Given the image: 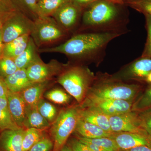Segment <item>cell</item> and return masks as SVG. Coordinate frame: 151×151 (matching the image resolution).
Listing matches in <instances>:
<instances>
[{
	"instance_id": "cell-1",
	"label": "cell",
	"mask_w": 151,
	"mask_h": 151,
	"mask_svg": "<svg viewBox=\"0 0 151 151\" xmlns=\"http://www.w3.org/2000/svg\"><path fill=\"white\" fill-rule=\"evenodd\" d=\"M122 35L117 33H77L57 46L39 48L38 51L64 54L70 64L94 63L98 66L104 60L108 45Z\"/></svg>"
},
{
	"instance_id": "cell-2",
	"label": "cell",
	"mask_w": 151,
	"mask_h": 151,
	"mask_svg": "<svg viewBox=\"0 0 151 151\" xmlns=\"http://www.w3.org/2000/svg\"><path fill=\"white\" fill-rule=\"evenodd\" d=\"M122 5L108 0H100L94 3L83 12L76 33H117L122 35L128 33L129 19L121 9Z\"/></svg>"
},
{
	"instance_id": "cell-3",
	"label": "cell",
	"mask_w": 151,
	"mask_h": 151,
	"mask_svg": "<svg viewBox=\"0 0 151 151\" xmlns=\"http://www.w3.org/2000/svg\"><path fill=\"white\" fill-rule=\"evenodd\" d=\"M142 88L138 83L126 82L113 74L99 72L95 74L87 95L134 102Z\"/></svg>"
},
{
	"instance_id": "cell-4",
	"label": "cell",
	"mask_w": 151,
	"mask_h": 151,
	"mask_svg": "<svg viewBox=\"0 0 151 151\" xmlns=\"http://www.w3.org/2000/svg\"><path fill=\"white\" fill-rule=\"evenodd\" d=\"M95 78V74L86 65L68 63L57 81L80 105L86 98Z\"/></svg>"
},
{
	"instance_id": "cell-5",
	"label": "cell",
	"mask_w": 151,
	"mask_h": 151,
	"mask_svg": "<svg viewBox=\"0 0 151 151\" xmlns=\"http://www.w3.org/2000/svg\"><path fill=\"white\" fill-rule=\"evenodd\" d=\"M80 118L79 105L70 106L60 111L50 129L53 151H60L65 145L69 136L75 131Z\"/></svg>"
},
{
	"instance_id": "cell-6",
	"label": "cell",
	"mask_w": 151,
	"mask_h": 151,
	"mask_svg": "<svg viewBox=\"0 0 151 151\" xmlns=\"http://www.w3.org/2000/svg\"><path fill=\"white\" fill-rule=\"evenodd\" d=\"M30 36L39 49L63 40L65 41L71 35L52 17H40L34 21Z\"/></svg>"
},
{
	"instance_id": "cell-7",
	"label": "cell",
	"mask_w": 151,
	"mask_h": 151,
	"mask_svg": "<svg viewBox=\"0 0 151 151\" xmlns=\"http://www.w3.org/2000/svg\"><path fill=\"white\" fill-rule=\"evenodd\" d=\"M33 24V21L20 11L12 13L1 23L3 42L8 43L22 36L30 35Z\"/></svg>"
},
{
	"instance_id": "cell-8",
	"label": "cell",
	"mask_w": 151,
	"mask_h": 151,
	"mask_svg": "<svg viewBox=\"0 0 151 151\" xmlns=\"http://www.w3.org/2000/svg\"><path fill=\"white\" fill-rule=\"evenodd\" d=\"M68 65V63L65 64L55 59L45 63L40 57L27 68V73L33 83L49 81L58 76Z\"/></svg>"
},
{
	"instance_id": "cell-9",
	"label": "cell",
	"mask_w": 151,
	"mask_h": 151,
	"mask_svg": "<svg viewBox=\"0 0 151 151\" xmlns=\"http://www.w3.org/2000/svg\"><path fill=\"white\" fill-rule=\"evenodd\" d=\"M134 102L87 95L84 101L79 105L81 108L87 106L95 107L111 116L132 111Z\"/></svg>"
},
{
	"instance_id": "cell-10",
	"label": "cell",
	"mask_w": 151,
	"mask_h": 151,
	"mask_svg": "<svg viewBox=\"0 0 151 151\" xmlns=\"http://www.w3.org/2000/svg\"><path fill=\"white\" fill-rule=\"evenodd\" d=\"M151 72V57L141 56L124 65L113 75L126 82H145L146 78Z\"/></svg>"
},
{
	"instance_id": "cell-11",
	"label": "cell",
	"mask_w": 151,
	"mask_h": 151,
	"mask_svg": "<svg viewBox=\"0 0 151 151\" xmlns=\"http://www.w3.org/2000/svg\"><path fill=\"white\" fill-rule=\"evenodd\" d=\"M83 12L70 1L60 8L51 17L71 36L80 27Z\"/></svg>"
},
{
	"instance_id": "cell-12",
	"label": "cell",
	"mask_w": 151,
	"mask_h": 151,
	"mask_svg": "<svg viewBox=\"0 0 151 151\" xmlns=\"http://www.w3.org/2000/svg\"><path fill=\"white\" fill-rule=\"evenodd\" d=\"M112 132H130L148 135L142 128L138 112L131 111L109 116Z\"/></svg>"
},
{
	"instance_id": "cell-13",
	"label": "cell",
	"mask_w": 151,
	"mask_h": 151,
	"mask_svg": "<svg viewBox=\"0 0 151 151\" xmlns=\"http://www.w3.org/2000/svg\"><path fill=\"white\" fill-rule=\"evenodd\" d=\"M147 136L130 132H113L110 137L115 141L120 151L141 146L151 147Z\"/></svg>"
},
{
	"instance_id": "cell-14",
	"label": "cell",
	"mask_w": 151,
	"mask_h": 151,
	"mask_svg": "<svg viewBox=\"0 0 151 151\" xmlns=\"http://www.w3.org/2000/svg\"><path fill=\"white\" fill-rule=\"evenodd\" d=\"M24 128L5 130L0 134V151H23Z\"/></svg>"
},
{
	"instance_id": "cell-15",
	"label": "cell",
	"mask_w": 151,
	"mask_h": 151,
	"mask_svg": "<svg viewBox=\"0 0 151 151\" xmlns=\"http://www.w3.org/2000/svg\"><path fill=\"white\" fill-rule=\"evenodd\" d=\"M7 100L10 112L14 121L20 128H24L26 105L19 93L9 90Z\"/></svg>"
},
{
	"instance_id": "cell-16",
	"label": "cell",
	"mask_w": 151,
	"mask_h": 151,
	"mask_svg": "<svg viewBox=\"0 0 151 151\" xmlns=\"http://www.w3.org/2000/svg\"><path fill=\"white\" fill-rule=\"evenodd\" d=\"M80 118L84 121L100 127L106 132L113 133L110 126L109 116L98 108L92 106L83 108L80 106Z\"/></svg>"
},
{
	"instance_id": "cell-17",
	"label": "cell",
	"mask_w": 151,
	"mask_h": 151,
	"mask_svg": "<svg viewBox=\"0 0 151 151\" xmlns=\"http://www.w3.org/2000/svg\"><path fill=\"white\" fill-rule=\"evenodd\" d=\"M52 80L35 82L20 92L26 105H37L42 98V95L47 87L52 84Z\"/></svg>"
},
{
	"instance_id": "cell-18",
	"label": "cell",
	"mask_w": 151,
	"mask_h": 151,
	"mask_svg": "<svg viewBox=\"0 0 151 151\" xmlns=\"http://www.w3.org/2000/svg\"><path fill=\"white\" fill-rule=\"evenodd\" d=\"M4 79L9 90L14 93H20L33 83L29 78L26 69H18Z\"/></svg>"
},
{
	"instance_id": "cell-19",
	"label": "cell",
	"mask_w": 151,
	"mask_h": 151,
	"mask_svg": "<svg viewBox=\"0 0 151 151\" xmlns=\"http://www.w3.org/2000/svg\"><path fill=\"white\" fill-rule=\"evenodd\" d=\"M75 131L80 137L87 139L110 137L113 134L106 132L100 127L84 121L81 118L78 120Z\"/></svg>"
},
{
	"instance_id": "cell-20",
	"label": "cell",
	"mask_w": 151,
	"mask_h": 151,
	"mask_svg": "<svg viewBox=\"0 0 151 151\" xmlns=\"http://www.w3.org/2000/svg\"><path fill=\"white\" fill-rule=\"evenodd\" d=\"M50 125V124L39 112L37 105H26L24 128H35L44 130L49 128Z\"/></svg>"
},
{
	"instance_id": "cell-21",
	"label": "cell",
	"mask_w": 151,
	"mask_h": 151,
	"mask_svg": "<svg viewBox=\"0 0 151 151\" xmlns=\"http://www.w3.org/2000/svg\"><path fill=\"white\" fill-rule=\"evenodd\" d=\"M38 48L32 38L30 37L27 47L21 54L14 58L18 69H27L32 63L40 57Z\"/></svg>"
},
{
	"instance_id": "cell-22",
	"label": "cell",
	"mask_w": 151,
	"mask_h": 151,
	"mask_svg": "<svg viewBox=\"0 0 151 151\" xmlns=\"http://www.w3.org/2000/svg\"><path fill=\"white\" fill-rule=\"evenodd\" d=\"M30 37L29 35H25L4 44L2 55L14 59L19 56L27 47Z\"/></svg>"
},
{
	"instance_id": "cell-23",
	"label": "cell",
	"mask_w": 151,
	"mask_h": 151,
	"mask_svg": "<svg viewBox=\"0 0 151 151\" xmlns=\"http://www.w3.org/2000/svg\"><path fill=\"white\" fill-rule=\"evenodd\" d=\"M14 121L9 109L6 97L0 98V131L20 129Z\"/></svg>"
},
{
	"instance_id": "cell-24",
	"label": "cell",
	"mask_w": 151,
	"mask_h": 151,
	"mask_svg": "<svg viewBox=\"0 0 151 151\" xmlns=\"http://www.w3.org/2000/svg\"><path fill=\"white\" fill-rule=\"evenodd\" d=\"M70 0H40L37 3L39 17H51L58 9Z\"/></svg>"
},
{
	"instance_id": "cell-25",
	"label": "cell",
	"mask_w": 151,
	"mask_h": 151,
	"mask_svg": "<svg viewBox=\"0 0 151 151\" xmlns=\"http://www.w3.org/2000/svg\"><path fill=\"white\" fill-rule=\"evenodd\" d=\"M18 10L31 19L35 21L39 17L37 9V0H12Z\"/></svg>"
},
{
	"instance_id": "cell-26",
	"label": "cell",
	"mask_w": 151,
	"mask_h": 151,
	"mask_svg": "<svg viewBox=\"0 0 151 151\" xmlns=\"http://www.w3.org/2000/svg\"><path fill=\"white\" fill-rule=\"evenodd\" d=\"M43 130L28 128L24 130L22 141L23 151H29L34 145L44 137Z\"/></svg>"
},
{
	"instance_id": "cell-27",
	"label": "cell",
	"mask_w": 151,
	"mask_h": 151,
	"mask_svg": "<svg viewBox=\"0 0 151 151\" xmlns=\"http://www.w3.org/2000/svg\"><path fill=\"white\" fill-rule=\"evenodd\" d=\"M37 108L41 115L50 124L54 122L59 113L54 105L42 98L38 103Z\"/></svg>"
},
{
	"instance_id": "cell-28",
	"label": "cell",
	"mask_w": 151,
	"mask_h": 151,
	"mask_svg": "<svg viewBox=\"0 0 151 151\" xmlns=\"http://www.w3.org/2000/svg\"><path fill=\"white\" fill-rule=\"evenodd\" d=\"M151 108V84L133 103L132 111L140 112Z\"/></svg>"
},
{
	"instance_id": "cell-29",
	"label": "cell",
	"mask_w": 151,
	"mask_h": 151,
	"mask_svg": "<svg viewBox=\"0 0 151 151\" xmlns=\"http://www.w3.org/2000/svg\"><path fill=\"white\" fill-rule=\"evenodd\" d=\"M47 99L55 104L65 105L70 103V95L62 89L56 88L50 90L45 94Z\"/></svg>"
},
{
	"instance_id": "cell-30",
	"label": "cell",
	"mask_w": 151,
	"mask_h": 151,
	"mask_svg": "<svg viewBox=\"0 0 151 151\" xmlns=\"http://www.w3.org/2000/svg\"><path fill=\"white\" fill-rule=\"evenodd\" d=\"M18 69L14 58L2 55L0 57V76L4 79Z\"/></svg>"
},
{
	"instance_id": "cell-31",
	"label": "cell",
	"mask_w": 151,
	"mask_h": 151,
	"mask_svg": "<svg viewBox=\"0 0 151 151\" xmlns=\"http://www.w3.org/2000/svg\"><path fill=\"white\" fill-rule=\"evenodd\" d=\"M82 139L99 146L108 151H119L115 141L110 137H102L95 139H87L78 136Z\"/></svg>"
},
{
	"instance_id": "cell-32",
	"label": "cell",
	"mask_w": 151,
	"mask_h": 151,
	"mask_svg": "<svg viewBox=\"0 0 151 151\" xmlns=\"http://www.w3.org/2000/svg\"><path fill=\"white\" fill-rule=\"evenodd\" d=\"M125 5L144 15L151 16V0H127Z\"/></svg>"
},
{
	"instance_id": "cell-33",
	"label": "cell",
	"mask_w": 151,
	"mask_h": 151,
	"mask_svg": "<svg viewBox=\"0 0 151 151\" xmlns=\"http://www.w3.org/2000/svg\"><path fill=\"white\" fill-rule=\"evenodd\" d=\"M17 10L12 0H0V22L2 23L9 15Z\"/></svg>"
},
{
	"instance_id": "cell-34",
	"label": "cell",
	"mask_w": 151,
	"mask_h": 151,
	"mask_svg": "<svg viewBox=\"0 0 151 151\" xmlns=\"http://www.w3.org/2000/svg\"><path fill=\"white\" fill-rule=\"evenodd\" d=\"M145 17L147 37L142 57H151V16L144 15Z\"/></svg>"
},
{
	"instance_id": "cell-35",
	"label": "cell",
	"mask_w": 151,
	"mask_h": 151,
	"mask_svg": "<svg viewBox=\"0 0 151 151\" xmlns=\"http://www.w3.org/2000/svg\"><path fill=\"white\" fill-rule=\"evenodd\" d=\"M138 113L142 128L148 135H151V108Z\"/></svg>"
},
{
	"instance_id": "cell-36",
	"label": "cell",
	"mask_w": 151,
	"mask_h": 151,
	"mask_svg": "<svg viewBox=\"0 0 151 151\" xmlns=\"http://www.w3.org/2000/svg\"><path fill=\"white\" fill-rule=\"evenodd\" d=\"M53 148V141L44 137L34 145L29 151H51Z\"/></svg>"
},
{
	"instance_id": "cell-37",
	"label": "cell",
	"mask_w": 151,
	"mask_h": 151,
	"mask_svg": "<svg viewBox=\"0 0 151 151\" xmlns=\"http://www.w3.org/2000/svg\"><path fill=\"white\" fill-rule=\"evenodd\" d=\"M73 151H93L78 139H73L69 145Z\"/></svg>"
},
{
	"instance_id": "cell-38",
	"label": "cell",
	"mask_w": 151,
	"mask_h": 151,
	"mask_svg": "<svg viewBox=\"0 0 151 151\" xmlns=\"http://www.w3.org/2000/svg\"><path fill=\"white\" fill-rule=\"evenodd\" d=\"M100 0H70L73 4L84 10L90 6Z\"/></svg>"
},
{
	"instance_id": "cell-39",
	"label": "cell",
	"mask_w": 151,
	"mask_h": 151,
	"mask_svg": "<svg viewBox=\"0 0 151 151\" xmlns=\"http://www.w3.org/2000/svg\"><path fill=\"white\" fill-rule=\"evenodd\" d=\"M8 91L4 79L0 76V98L6 97Z\"/></svg>"
},
{
	"instance_id": "cell-40",
	"label": "cell",
	"mask_w": 151,
	"mask_h": 151,
	"mask_svg": "<svg viewBox=\"0 0 151 151\" xmlns=\"http://www.w3.org/2000/svg\"><path fill=\"white\" fill-rule=\"evenodd\" d=\"M77 139H78V140L81 142L83 143V144H85L86 146H88L89 148L91 149L93 151H108L107 150H105V149L101 147H99V146L94 145V144H92V143L82 139L78 137L77 138Z\"/></svg>"
},
{
	"instance_id": "cell-41",
	"label": "cell",
	"mask_w": 151,
	"mask_h": 151,
	"mask_svg": "<svg viewBox=\"0 0 151 151\" xmlns=\"http://www.w3.org/2000/svg\"><path fill=\"white\" fill-rule=\"evenodd\" d=\"M120 151H151V147L147 146H141L129 150Z\"/></svg>"
},
{
	"instance_id": "cell-42",
	"label": "cell",
	"mask_w": 151,
	"mask_h": 151,
	"mask_svg": "<svg viewBox=\"0 0 151 151\" xmlns=\"http://www.w3.org/2000/svg\"><path fill=\"white\" fill-rule=\"evenodd\" d=\"M4 43L3 42L1 35V24H0V57L2 55Z\"/></svg>"
},
{
	"instance_id": "cell-43",
	"label": "cell",
	"mask_w": 151,
	"mask_h": 151,
	"mask_svg": "<svg viewBox=\"0 0 151 151\" xmlns=\"http://www.w3.org/2000/svg\"><path fill=\"white\" fill-rule=\"evenodd\" d=\"M108 1L117 4L125 5V0H108Z\"/></svg>"
},
{
	"instance_id": "cell-44",
	"label": "cell",
	"mask_w": 151,
	"mask_h": 151,
	"mask_svg": "<svg viewBox=\"0 0 151 151\" xmlns=\"http://www.w3.org/2000/svg\"><path fill=\"white\" fill-rule=\"evenodd\" d=\"M60 151H73V150H72L70 146L65 145L63 147Z\"/></svg>"
},
{
	"instance_id": "cell-45",
	"label": "cell",
	"mask_w": 151,
	"mask_h": 151,
	"mask_svg": "<svg viewBox=\"0 0 151 151\" xmlns=\"http://www.w3.org/2000/svg\"><path fill=\"white\" fill-rule=\"evenodd\" d=\"M145 82L151 84V72L148 75L147 77L146 78Z\"/></svg>"
},
{
	"instance_id": "cell-46",
	"label": "cell",
	"mask_w": 151,
	"mask_h": 151,
	"mask_svg": "<svg viewBox=\"0 0 151 151\" xmlns=\"http://www.w3.org/2000/svg\"><path fill=\"white\" fill-rule=\"evenodd\" d=\"M147 137L148 138L149 140L151 143V135H148L147 136Z\"/></svg>"
},
{
	"instance_id": "cell-47",
	"label": "cell",
	"mask_w": 151,
	"mask_h": 151,
	"mask_svg": "<svg viewBox=\"0 0 151 151\" xmlns=\"http://www.w3.org/2000/svg\"><path fill=\"white\" fill-rule=\"evenodd\" d=\"M40 1V0H37V2L38 1Z\"/></svg>"
},
{
	"instance_id": "cell-48",
	"label": "cell",
	"mask_w": 151,
	"mask_h": 151,
	"mask_svg": "<svg viewBox=\"0 0 151 151\" xmlns=\"http://www.w3.org/2000/svg\"><path fill=\"white\" fill-rule=\"evenodd\" d=\"M1 24V22H0V24Z\"/></svg>"
},
{
	"instance_id": "cell-49",
	"label": "cell",
	"mask_w": 151,
	"mask_h": 151,
	"mask_svg": "<svg viewBox=\"0 0 151 151\" xmlns=\"http://www.w3.org/2000/svg\"><path fill=\"white\" fill-rule=\"evenodd\" d=\"M126 1H127V0H125V2Z\"/></svg>"
}]
</instances>
